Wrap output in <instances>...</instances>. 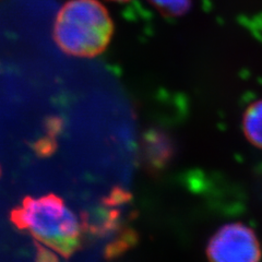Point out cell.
<instances>
[{
  "mask_svg": "<svg viewBox=\"0 0 262 262\" xmlns=\"http://www.w3.org/2000/svg\"><path fill=\"white\" fill-rule=\"evenodd\" d=\"M114 22L98 0H69L57 13L53 38L64 54L93 58L110 45Z\"/></svg>",
  "mask_w": 262,
  "mask_h": 262,
  "instance_id": "6da1fadb",
  "label": "cell"
},
{
  "mask_svg": "<svg viewBox=\"0 0 262 262\" xmlns=\"http://www.w3.org/2000/svg\"><path fill=\"white\" fill-rule=\"evenodd\" d=\"M12 223L54 251L69 257L80 245V225L73 212L56 194L23 200L10 214Z\"/></svg>",
  "mask_w": 262,
  "mask_h": 262,
  "instance_id": "7a4b0ae2",
  "label": "cell"
},
{
  "mask_svg": "<svg viewBox=\"0 0 262 262\" xmlns=\"http://www.w3.org/2000/svg\"><path fill=\"white\" fill-rule=\"evenodd\" d=\"M210 262H260L262 251L255 232L242 223H231L211 237L207 247Z\"/></svg>",
  "mask_w": 262,
  "mask_h": 262,
  "instance_id": "3957f363",
  "label": "cell"
},
{
  "mask_svg": "<svg viewBox=\"0 0 262 262\" xmlns=\"http://www.w3.org/2000/svg\"><path fill=\"white\" fill-rule=\"evenodd\" d=\"M243 128L247 140L262 149V100L252 103L246 110Z\"/></svg>",
  "mask_w": 262,
  "mask_h": 262,
  "instance_id": "277c9868",
  "label": "cell"
},
{
  "mask_svg": "<svg viewBox=\"0 0 262 262\" xmlns=\"http://www.w3.org/2000/svg\"><path fill=\"white\" fill-rule=\"evenodd\" d=\"M149 3L165 16H182L190 10L192 0H149Z\"/></svg>",
  "mask_w": 262,
  "mask_h": 262,
  "instance_id": "5b68a950",
  "label": "cell"
},
{
  "mask_svg": "<svg viewBox=\"0 0 262 262\" xmlns=\"http://www.w3.org/2000/svg\"><path fill=\"white\" fill-rule=\"evenodd\" d=\"M111 2H115V3H127L129 0H111Z\"/></svg>",
  "mask_w": 262,
  "mask_h": 262,
  "instance_id": "8992f818",
  "label": "cell"
}]
</instances>
